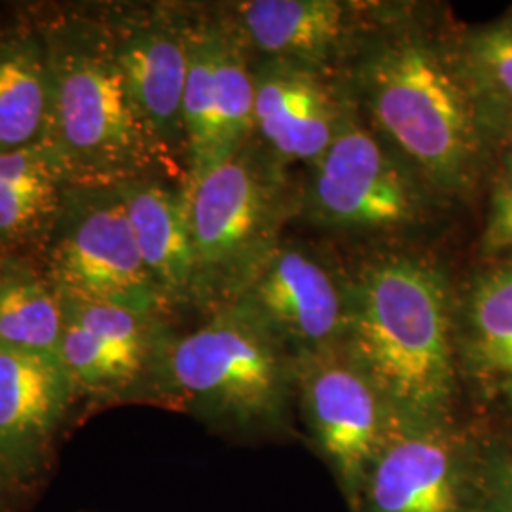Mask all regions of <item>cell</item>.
<instances>
[{"label":"cell","instance_id":"603a6c76","mask_svg":"<svg viewBox=\"0 0 512 512\" xmlns=\"http://www.w3.org/2000/svg\"><path fill=\"white\" fill-rule=\"evenodd\" d=\"M65 319L92 332L110 346L126 349L154 361L158 344L164 336L160 317L145 315L114 304L92 302L61 294Z\"/></svg>","mask_w":512,"mask_h":512},{"label":"cell","instance_id":"d4e9b609","mask_svg":"<svg viewBox=\"0 0 512 512\" xmlns=\"http://www.w3.org/2000/svg\"><path fill=\"white\" fill-rule=\"evenodd\" d=\"M484 512H512V458L495 459Z\"/></svg>","mask_w":512,"mask_h":512},{"label":"cell","instance_id":"484cf974","mask_svg":"<svg viewBox=\"0 0 512 512\" xmlns=\"http://www.w3.org/2000/svg\"><path fill=\"white\" fill-rule=\"evenodd\" d=\"M12 482V478L10 475L6 473V469L2 467V463H0V507H2V499H4V494H6V488H8V484Z\"/></svg>","mask_w":512,"mask_h":512},{"label":"cell","instance_id":"4fadbf2b","mask_svg":"<svg viewBox=\"0 0 512 512\" xmlns=\"http://www.w3.org/2000/svg\"><path fill=\"white\" fill-rule=\"evenodd\" d=\"M458 372L476 401L512 414V258L482 262L456 289Z\"/></svg>","mask_w":512,"mask_h":512},{"label":"cell","instance_id":"52a82bcc","mask_svg":"<svg viewBox=\"0 0 512 512\" xmlns=\"http://www.w3.org/2000/svg\"><path fill=\"white\" fill-rule=\"evenodd\" d=\"M294 378L315 444L357 505L368 473L389 439L391 410L342 346L298 357Z\"/></svg>","mask_w":512,"mask_h":512},{"label":"cell","instance_id":"277c9868","mask_svg":"<svg viewBox=\"0 0 512 512\" xmlns=\"http://www.w3.org/2000/svg\"><path fill=\"white\" fill-rule=\"evenodd\" d=\"M293 378L291 357L274 332L230 304L196 330L164 332L148 387L200 420L249 433L281 423Z\"/></svg>","mask_w":512,"mask_h":512},{"label":"cell","instance_id":"30bf717a","mask_svg":"<svg viewBox=\"0 0 512 512\" xmlns=\"http://www.w3.org/2000/svg\"><path fill=\"white\" fill-rule=\"evenodd\" d=\"M129 95L167 150L184 147L188 19L167 6L103 8Z\"/></svg>","mask_w":512,"mask_h":512},{"label":"cell","instance_id":"cb8c5ba5","mask_svg":"<svg viewBox=\"0 0 512 512\" xmlns=\"http://www.w3.org/2000/svg\"><path fill=\"white\" fill-rule=\"evenodd\" d=\"M488 186L478 256L482 262L512 258V150H501Z\"/></svg>","mask_w":512,"mask_h":512},{"label":"cell","instance_id":"83f0119b","mask_svg":"<svg viewBox=\"0 0 512 512\" xmlns=\"http://www.w3.org/2000/svg\"><path fill=\"white\" fill-rule=\"evenodd\" d=\"M2 256H4V255H0V260H2Z\"/></svg>","mask_w":512,"mask_h":512},{"label":"cell","instance_id":"4316f807","mask_svg":"<svg viewBox=\"0 0 512 512\" xmlns=\"http://www.w3.org/2000/svg\"><path fill=\"white\" fill-rule=\"evenodd\" d=\"M501 150H512V124L509 131H507V137H505V141H503V147Z\"/></svg>","mask_w":512,"mask_h":512},{"label":"cell","instance_id":"7c38bea8","mask_svg":"<svg viewBox=\"0 0 512 512\" xmlns=\"http://www.w3.org/2000/svg\"><path fill=\"white\" fill-rule=\"evenodd\" d=\"M74 395L59 357L0 344V463L12 480L44 465Z\"/></svg>","mask_w":512,"mask_h":512},{"label":"cell","instance_id":"7a4b0ae2","mask_svg":"<svg viewBox=\"0 0 512 512\" xmlns=\"http://www.w3.org/2000/svg\"><path fill=\"white\" fill-rule=\"evenodd\" d=\"M359 84L374 124L437 190L469 196L492 173L499 147L458 38L403 31L378 40L359 67Z\"/></svg>","mask_w":512,"mask_h":512},{"label":"cell","instance_id":"2e32d148","mask_svg":"<svg viewBox=\"0 0 512 512\" xmlns=\"http://www.w3.org/2000/svg\"><path fill=\"white\" fill-rule=\"evenodd\" d=\"M148 274L171 304L194 298L196 255L184 188L156 177L116 184Z\"/></svg>","mask_w":512,"mask_h":512},{"label":"cell","instance_id":"44dd1931","mask_svg":"<svg viewBox=\"0 0 512 512\" xmlns=\"http://www.w3.org/2000/svg\"><path fill=\"white\" fill-rule=\"evenodd\" d=\"M59 359L76 393L107 399L126 397L131 391L148 385L154 363L143 355L110 346L67 319Z\"/></svg>","mask_w":512,"mask_h":512},{"label":"cell","instance_id":"ac0fdd59","mask_svg":"<svg viewBox=\"0 0 512 512\" xmlns=\"http://www.w3.org/2000/svg\"><path fill=\"white\" fill-rule=\"evenodd\" d=\"M63 330V298L54 281L19 256H2L0 344L59 357Z\"/></svg>","mask_w":512,"mask_h":512},{"label":"cell","instance_id":"3957f363","mask_svg":"<svg viewBox=\"0 0 512 512\" xmlns=\"http://www.w3.org/2000/svg\"><path fill=\"white\" fill-rule=\"evenodd\" d=\"M50 73L40 147L61 181L116 186L152 177L167 148L139 114L116 61L105 10H65L37 25Z\"/></svg>","mask_w":512,"mask_h":512},{"label":"cell","instance_id":"e0dca14e","mask_svg":"<svg viewBox=\"0 0 512 512\" xmlns=\"http://www.w3.org/2000/svg\"><path fill=\"white\" fill-rule=\"evenodd\" d=\"M50 107L48 54L37 25L0 37V152L37 147Z\"/></svg>","mask_w":512,"mask_h":512},{"label":"cell","instance_id":"9c48e42d","mask_svg":"<svg viewBox=\"0 0 512 512\" xmlns=\"http://www.w3.org/2000/svg\"><path fill=\"white\" fill-rule=\"evenodd\" d=\"M232 304L255 313L296 359L344 344L348 287L306 249L275 245Z\"/></svg>","mask_w":512,"mask_h":512},{"label":"cell","instance_id":"7402d4cb","mask_svg":"<svg viewBox=\"0 0 512 512\" xmlns=\"http://www.w3.org/2000/svg\"><path fill=\"white\" fill-rule=\"evenodd\" d=\"M65 184L0 181V251L44 245Z\"/></svg>","mask_w":512,"mask_h":512},{"label":"cell","instance_id":"9a60e30c","mask_svg":"<svg viewBox=\"0 0 512 512\" xmlns=\"http://www.w3.org/2000/svg\"><path fill=\"white\" fill-rule=\"evenodd\" d=\"M224 23L266 61L319 67L342 50L351 14L334 0H249L228 6Z\"/></svg>","mask_w":512,"mask_h":512},{"label":"cell","instance_id":"6da1fadb","mask_svg":"<svg viewBox=\"0 0 512 512\" xmlns=\"http://www.w3.org/2000/svg\"><path fill=\"white\" fill-rule=\"evenodd\" d=\"M456 289L414 256L370 262L348 287L342 348L399 425L448 423L458 387Z\"/></svg>","mask_w":512,"mask_h":512},{"label":"cell","instance_id":"d6986e66","mask_svg":"<svg viewBox=\"0 0 512 512\" xmlns=\"http://www.w3.org/2000/svg\"><path fill=\"white\" fill-rule=\"evenodd\" d=\"M186 181L224 164L215 86V19H188V74L183 97Z\"/></svg>","mask_w":512,"mask_h":512},{"label":"cell","instance_id":"8992f818","mask_svg":"<svg viewBox=\"0 0 512 512\" xmlns=\"http://www.w3.org/2000/svg\"><path fill=\"white\" fill-rule=\"evenodd\" d=\"M57 291L160 317L169 302L141 258L116 186L69 184L42 245Z\"/></svg>","mask_w":512,"mask_h":512},{"label":"cell","instance_id":"5bb4252c","mask_svg":"<svg viewBox=\"0 0 512 512\" xmlns=\"http://www.w3.org/2000/svg\"><path fill=\"white\" fill-rule=\"evenodd\" d=\"M255 76V131L281 162L313 164L336 137L348 110L315 67L266 61Z\"/></svg>","mask_w":512,"mask_h":512},{"label":"cell","instance_id":"ffe728a7","mask_svg":"<svg viewBox=\"0 0 512 512\" xmlns=\"http://www.w3.org/2000/svg\"><path fill=\"white\" fill-rule=\"evenodd\" d=\"M458 48L501 152L512 124V8L458 37Z\"/></svg>","mask_w":512,"mask_h":512},{"label":"cell","instance_id":"ba28073f","mask_svg":"<svg viewBox=\"0 0 512 512\" xmlns=\"http://www.w3.org/2000/svg\"><path fill=\"white\" fill-rule=\"evenodd\" d=\"M311 167L306 205L319 224L342 230H391L420 215L418 183L349 112L329 148Z\"/></svg>","mask_w":512,"mask_h":512},{"label":"cell","instance_id":"8fae6325","mask_svg":"<svg viewBox=\"0 0 512 512\" xmlns=\"http://www.w3.org/2000/svg\"><path fill=\"white\" fill-rule=\"evenodd\" d=\"M461 499L463 459L448 423L393 421L366 478L365 512H459Z\"/></svg>","mask_w":512,"mask_h":512},{"label":"cell","instance_id":"5b68a950","mask_svg":"<svg viewBox=\"0 0 512 512\" xmlns=\"http://www.w3.org/2000/svg\"><path fill=\"white\" fill-rule=\"evenodd\" d=\"M183 188L196 255L192 300L220 310L274 251L285 207L277 164L243 147Z\"/></svg>","mask_w":512,"mask_h":512}]
</instances>
